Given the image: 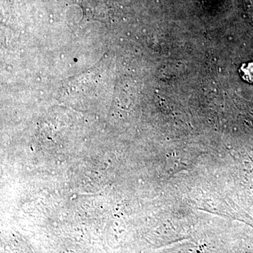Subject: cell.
Returning a JSON list of instances; mask_svg holds the SVG:
<instances>
[{
    "label": "cell",
    "instance_id": "cell-1",
    "mask_svg": "<svg viewBox=\"0 0 253 253\" xmlns=\"http://www.w3.org/2000/svg\"><path fill=\"white\" fill-rule=\"evenodd\" d=\"M239 74L245 81L253 84V62L244 63L240 68Z\"/></svg>",
    "mask_w": 253,
    "mask_h": 253
}]
</instances>
